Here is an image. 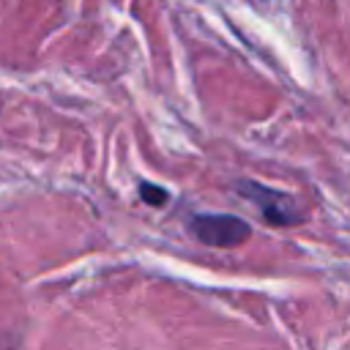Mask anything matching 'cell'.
I'll use <instances>...</instances> for the list:
<instances>
[{"instance_id":"obj_1","label":"cell","mask_w":350,"mask_h":350,"mask_svg":"<svg viewBox=\"0 0 350 350\" xmlns=\"http://www.w3.org/2000/svg\"><path fill=\"white\" fill-rule=\"evenodd\" d=\"M238 194L243 200H249L271 227H293V224L304 221V208L295 202L293 194L276 191V189L262 186L257 180H241Z\"/></svg>"},{"instance_id":"obj_2","label":"cell","mask_w":350,"mask_h":350,"mask_svg":"<svg viewBox=\"0 0 350 350\" xmlns=\"http://www.w3.org/2000/svg\"><path fill=\"white\" fill-rule=\"evenodd\" d=\"M189 232L200 243H205V246L232 249V246H241L243 241H249L252 227L241 216H230V213H197V216L189 219Z\"/></svg>"},{"instance_id":"obj_3","label":"cell","mask_w":350,"mask_h":350,"mask_svg":"<svg viewBox=\"0 0 350 350\" xmlns=\"http://www.w3.org/2000/svg\"><path fill=\"white\" fill-rule=\"evenodd\" d=\"M139 197L148 202V205H164L167 200H170V191L167 189H161V186H153V183H148V180H142L139 183Z\"/></svg>"}]
</instances>
